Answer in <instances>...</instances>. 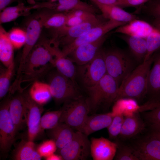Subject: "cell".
<instances>
[{
  "label": "cell",
  "mask_w": 160,
  "mask_h": 160,
  "mask_svg": "<svg viewBox=\"0 0 160 160\" xmlns=\"http://www.w3.org/2000/svg\"><path fill=\"white\" fill-rule=\"evenodd\" d=\"M54 55L42 40L37 43L17 72L14 83L17 89L22 83L32 82L48 73L54 66Z\"/></svg>",
  "instance_id": "6da1fadb"
},
{
  "label": "cell",
  "mask_w": 160,
  "mask_h": 160,
  "mask_svg": "<svg viewBox=\"0 0 160 160\" xmlns=\"http://www.w3.org/2000/svg\"><path fill=\"white\" fill-rule=\"evenodd\" d=\"M154 57L153 55L137 66L122 82L116 101L122 98H130L139 103L146 97L148 76Z\"/></svg>",
  "instance_id": "7a4b0ae2"
},
{
  "label": "cell",
  "mask_w": 160,
  "mask_h": 160,
  "mask_svg": "<svg viewBox=\"0 0 160 160\" xmlns=\"http://www.w3.org/2000/svg\"><path fill=\"white\" fill-rule=\"evenodd\" d=\"M119 86L115 79L106 73L95 85L85 88L91 112H95L102 105L109 107L115 102Z\"/></svg>",
  "instance_id": "3957f363"
},
{
  "label": "cell",
  "mask_w": 160,
  "mask_h": 160,
  "mask_svg": "<svg viewBox=\"0 0 160 160\" xmlns=\"http://www.w3.org/2000/svg\"><path fill=\"white\" fill-rule=\"evenodd\" d=\"M104 59L107 73L119 85L136 67L132 57L120 49L104 51Z\"/></svg>",
  "instance_id": "277c9868"
},
{
  "label": "cell",
  "mask_w": 160,
  "mask_h": 160,
  "mask_svg": "<svg viewBox=\"0 0 160 160\" xmlns=\"http://www.w3.org/2000/svg\"><path fill=\"white\" fill-rule=\"evenodd\" d=\"M60 109L62 112L60 122L64 123L79 132L91 112L88 98L82 96L64 102Z\"/></svg>",
  "instance_id": "5b68a950"
},
{
  "label": "cell",
  "mask_w": 160,
  "mask_h": 160,
  "mask_svg": "<svg viewBox=\"0 0 160 160\" xmlns=\"http://www.w3.org/2000/svg\"><path fill=\"white\" fill-rule=\"evenodd\" d=\"M49 73L47 83L49 86L52 97L57 103H64L82 96L78 86L57 70Z\"/></svg>",
  "instance_id": "8992f818"
},
{
  "label": "cell",
  "mask_w": 160,
  "mask_h": 160,
  "mask_svg": "<svg viewBox=\"0 0 160 160\" xmlns=\"http://www.w3.org/2000/svg\"><path fill=\"white\" fill-rule=\"evenodd\" d=\"M11 95L9 94L0 103V150L5 157L7 156L17 134L9 112Z\"/></svg>",
  "instance_id": "52a82bcc"
},
{
  "label": "cell",
  "mask_w": 160,
  "mask_h": 160,
  "mask_svg": "<svg viewBox=\"0 0 160 160\" xmlns=\"http://www.w3.org/2000/svg\"><path fill=\"white\" fill-rule=\"evenodd\" d=\"M106 73L104 50L102 48L92 60L77 69V74L85 88L95 85Z\"/></svg>",
  "instance_id": "ba28073f"
},
{
  "label": "cell",
  "mask_w": 160,
  "mask_h": 160,
  "mask_svg": "<svg viewBox=\"0 0 160 160\" xmlns=\"http://www.w3.org/2000/svg\"><path fill=\"white\" fill-rule=\"evenodd\" d=\"M103 16L90 21L72 26L67 25L57 29L52 30V39L57 46L63 47L70 44L89 30L106 20Z\"/></svg>",
  "instance_id": "9c48e42d"
},
{
  "label": "cell",
  "mask_w": 160,
  "mask_h": 160,
  "mask_svg": "<svg viewBox=\"0 0 160 160\" xmlns=\"http://www.w3.org/2000/svg\"><path fill=\"white\" fill-rule=\"evenodd\" d=\"M125 24L107 20L92 28L70 44L63 47L61 50L62 55L63 56H67L78 46L95 41L106 35L111 30Z\"/></svg>",
  "instance_id": "30bf717a"
},
{
  "label": "cell",
  "mask_w": 160,
  "mask_h": 160,
  "mask_svg": "<svg viewBox=\"0 0 160 160\" xmlns=\"http://www.w3.org/2000/svg\"><path fill=\"white\" fill-rule=\"evenodd\" d=\"M90 145L88 136L77 131L72 140L58 151L63 160H85L90 153Z\"/></svg>",
  "instance_id": "8fae6325"
},
{
  "label": "cell",
  "mask_w": 160,
  "mask_h": 160,
  "mask_svg": "<svg viewBox=\"0 0 160 160\" xmlns=\"http://www.w3.org/2000/svg\"><path fill=\"white\" fill-rule=\"evenodd\" d=\"M41 12L31 17L26 22L25 29L26 40L23 46L17 72L20 70L28 55L37 44L40 37L46 15L44 10Z\"/></svg>",
  "instance_id": "7c38bea8"
},
{
  "label": "cell",
  "mask_w": 160,
  "mask_h": 160,
  "mask_svg": "<svg viewBox=\"0 0 160 160\" xmlns=\"http://www.w3.org/2000/svg\"><path fill=\"white\" fill-rule=\"evenodd\" d=\"M130 144L139 160H160V140L149 133Z\"/></svg>",
  "instance_id": "4fadbf2b"
},
{
  "label": "cell",
  "mask_w": 160,
  "mask_h": 160,
  "mask_svg": "<svg viewBox=\"0 0 160 160\" xmlns=\"http://www.w3.org/2000/svg\"><path fill=\"white\" fill-rule=\"evenodd\" d=\"M23 93L27 109L28 140L33 141L42 130L40 122L43 109L42 105L38 104L31 98L28 92H23Z\"/></svg>",
  "instance_id": "5bb4252c"
},
{
  "label": "cell",
  "mask_w": 160,
  "mask_h": 160,
  "mask_svg": "<svg viewBox=\"0 0 160 160\" xmlns=\"http://www.w3.org/2000/svg\"><path fill=\"white\" fill-rule=\"evenodd\" d=\"M106 37V35L95 41L81 45L67 56L79 66L85 64L95 57L102 48Z\"/></svg>",
  "instance_id": "9a60e30c"
},
{
  "label": "cell",
  "mask_w": 160,
  "mask_h": 160,
  "mask_svg": "<svg viewBox=\"0 0 160 160\" xmlns=\"http://www.w3.org/2000/svg\"><path fill=\"white\" fill-rule=\"evenodd\" d=\"M9 112L17 134L27 125V109L23 92L12 97Z\"/></svg>",
  "instance_id": "2e32d148"
},
{
  "label": "cell",
  "mask_w": 160,
  "mask_h": 160,
  "mask_svg": "<svg viewBox=\"0 0 160 160\" xmlns=\"http://www.w3.org/2000/svg\"><path fill=\"white\" fill-rule=\"evenodd\" d=\"M153 63L148 76L146 96L147 102L160 103V51L154 54Z\"/></svg>",
  "instance_id": "e0dca14e"
},
{
  "label": "cell",
  "mask_w": 160,
  "mask_h": 160,
  "mask_svg": "<svg viewBox=\"0 0 160 160\" xmlns=\"http://www.w3.org/2000/svg\"><path fill=\"white\" fill-rule=\"evenodd\" d=\"M90 153L94 160H112L115 156L117 145L115 142L103 137H92Z\"/></svg>",
  "instance_id": "ac0fdd59"
},
{
  "label": "cell",
  "mask_w": 160,
  "mask_h": 160,
  "mask_svg": "<svg viewBox=\"0 0 160 160\" xmlns=\"http://www.w3.org/2000/svg\"><path fill=\"white\" fill-rule=\"evenodd\" d=\"M140 113L124 117L121 133L118 137L122 140L135 138L146 129L147 124Z\"/></svg>",
  "instance_id": "d6986e66"
},
{
  "label": "cell",
  "mask_w": 160,
  "mask_h": 160,
  "mask_svg": "<svg viewBox=\"0 0 160 160\" xmlns=\"http://www.w3.org/2000/svg\"><path fill=\"white\" fill-rule=\"evenodd\" d=\"M158 30L149 23L137 19L117 28L113 32L146 39Z\"/></svg>",
  "instance_id": "ffe728a7"
},
{
  "label": "cell",
  "mask_w": 160,
  "mask_h": 160,
  "mask_svg": "<svg viewBox=\"0 0 160 160\" xmlns=\"http://www.w3.org/2000/svg\"><path fill=\"white\" fill-rule=\"evenodd\" d=\"M105 19L126 24L138 19L135 15L128 12L122 8L116 5H108L95 4Z\"/></svg>",
  "instance_id": "44dd1931"
},
{
  "label": "cell",
  "mask_w": 160,
  "mask_h": 160,
  "mask_svg": "<svg viewBox=\"0 0 160 160\" xmlns=\"http://www.w3.org/2000/svg\"><path fill=\"white\" fill-rule=\"evenodd\" d=\"M113 116L111 112L88 116L80 132L88 136L96 131L107 128Z\"/></svg>",
  "instance_id": "7402d4cb"
},
{
  "label": "cell",
  "mask_w": 160,
  "mask_h": 160,
  "mask_svg": "<svg viewBox=\"0 0 160 160\" xmlns=\"http://www.w3.org/2000/svg\"><path fill=\"white\" fill-rule=\"evenodd\" d=\"M55 52L54 66L59 72L78 85L76 81L77 68L74 63L68 57L62 55L61 50L59 49H57Z\"/></svg>",
  "instance_id": "603a6c76"
},
{
  "label": "cell",
  "mask_w": 160,
  "mask_h": 160,
  "mask_svg": "<svg viewBox=\"0 0 160 160\" xmlns=\"http://www.w3.org/2000/svg\"><path fill=\"white\" fill-rule=\"evenodd\" d=\"M66 124L59 122L54 128L49 129L48 135L55 142L59 150L68 144L73 139L75 132Z\"/></svg>",
  "instance_id": "cb8c5ba5"
},
{
  "label": "cell",
  "mask_w": 160,
  "mask_h": 160,
  "mask_svg": "<svg viewBox=\"0 0 160 160\" xmlns=\"http://www.w3.org/2000/svg\"><path fill=\"white\" fill-rule=\"evenodd\" d=\"M120 37L128 45L132 57L137 61L142 63L147 51L146 39L123 34Z\"/></svg>",
  "instance_id": "d4e9b609"
},
{
  "label": "cell",
  "mask_w": 160,
  "mask_h": 160,
  "mask_svg": "<svg viewBox=\"0 0 160 160\" xmlns=\"http://www.w3.org/2000/svg\"><path fill=\"white\" fill-rule=\"evenodd\" d=\"M33 141L22 140L19 143L13 154L15 160H40L42 157Z\"/></svg>",
  "instance_id": "484cf974"
},
{
  "label": "cell",
  "mask_w": 160,
  "mask_h": 160,
  "mask_svg": "<svg viewBox=\"0 0 160 160\" xmlns=\"http://www.w3.org/2000/svg\"><path fill=\"white\" fill-rule=\"evenodd\" d=\"M14 48L10 41L8 32L3 27L0 26V60L6 67L14 62Z\"/></svg>",
  "instance_id": "4316f807"
},
{
  "label": "cell",
  "mask_w": 160,
  "mask_h": 160,
  "mask_svg": "<svg viewBox=\"0 0 160 160\" xmlns=\"http://www.w3.org/2000/svg\"><path fill=\"white\" fill-rule=\"evenodd\" d=\"M54 10L57 12H67L75 10H80L95 14L97 9L93 6L81 0H57L55 1Z\"/></svg>",
  "instance_id": "83f0119b"
},
{
  "label": "cell",
  "mask_w": 160,
  "mask_h": 160,
  "mask_svg": "<svg viewBox=\"0 0 160 160\" xmlns=\"http://www.w3.org/2000/svg\"><path fill=\"white\" fill-rule=\"evenodd\" d=\"M28 92L33 100L42 105L52 97L48 84L39 81H36L33 83Z\"/></svg>",
  "instance_id": "f1b7e54d"
},
{
  "label": "cell",
  "mask_w": 160,
  "mask_h": 160,
  "mask_svg": "<svg viewBox=\"0 0 160 160\" xmlns=\"http://www.w3.org/2000/svg\"><path fill=\"white\" fill-rule=\"evenodd\" d=\"M111 112L114 116L122 114L124 116H130L133 113L140 112V106L137 102L130 98H122L116 101Z\"/></svg>",
  "instance_id": "f546056e"
},
{
  "label": "cell",
  "mask_w": 160,
  "mask_h": 160,
  "mask_svg": "<svg viewBox=\"0 0 160 160\" xmlns=\"http://www.w3.org/2000/svg\"><path fill=\"white\" fill-rule=\"evenodd\" d=\"M67 12H57L48 9L43 23V27L51 30L66 25Z\"/></svg>",
  "instance_id": "4dcf8cb0"
},
{
  "label": "cell",
  "mask_w": 160,
  "mask_h": 160,
  "mask_svg": "<svg viewBox=\"0 0 160 160\" xmlns=\"http://www.w3.org/2000/svg\"><path fill=\"white\" fill-rule=\"evenodd\" d=\"M66 25L72 26L94 20L98 17L95 14L83 10H75L67 12Z\"/></svg>",
  "instance_id": "1f68e13d"
},
{
  "label": "cell",
  "mask_w": 160,
  "mask_h": 160,
  "mask_svg": "<svg viewBox=\"0 0 160 160\" xmlns=\"http://www.w3.org/2000/svg\"><path fill=\"white\" fill-rule=\"evenodd\" d=\"M15 70L13 62L7 67L1 68L0 71V99L5 97L9 92Z\"/></svg>",
  "instance_id": "d6a6232c"
},
{
  "label": "cell",
  "mask_w": 160,
  "mask_h": 160,
  "mask_svg": "<svg viewBox=\"0 0 160 160\" xmlns=\"http://www.w3.org/2000/svg\"><path fill=\"white\" fill-rule=\"evenodd\" d=\"M115 142L117 145L115 159L117 160H139L134 153L130 145L126 144L123 141L117 138Z\"/></svg>",
  "instance_id": "836d02e7"
},
{
  "label": "cell",
  "mask_w": 160,
  "mask_h": 160,
  "mask_svg": "<svg viewBox=\"0 0 160 160\" xmlns=\"http://www.w3.org/2000/svg\"><path fill=\"white\" fill-rule=\"evenodd\" d=\"M61 109L46 112L41 117L40 125L42 130L50 129L56 127L60 122L61 114Z\"/></svg>",
  "instance_id": "e575fe53"
},
{
  "label": "cell",
  "mask_w": 160,
  "mask_h": 160,
  "mask_svg": "<svg viewBox=\"0 0 160 160\" xmlns=\"http://www.w3.org/2000/svg\"><path fill=\"white\" fill-rule=\"evenodd\" d=\"M144 121L150 130H160V105L143 113Z\"/></svg>",
  "instance_id": "d590c367"
},
{
  "label": "cell",
  "mask_w": 160,
  "mask_h": 160,
  "mask_svg": "<svg viewBox=\"0 0 160 160\" xmlns=\"http://www.w3.org/2000/svg\"><path fill=\"white\" fill-rule=\"evenodd\" d=\"M158 29V31L152 33L146 38L147 51L143 61L150 58L160 48V30Z\"/></svg>",
  "instance_id": "8d00e7d4"
},
{
  "label": "cell",
  "mask_w": 160,
  "mask_h": 160,
  "mask_svg": "<svg viewBox=\"0 0 160 160\" xmlns=\"http://www.w3.org/2000/svg\"><path fill=\"white\" fill-rule=\"evenodd\" d=\"M9 39L15 49H19L24 46L26 40L25 30L15 28L8 32Z\"/></svg>",
  "instance_id": "74e56055"
},
{
  "label": "cell",
  "mask_w": 160,
  "mask_h": 160,
  "mask_svg": "<svg viewBox=\"0 0 160 160\" xmlns=\"http://www.w3.org/2000/svg\"><path fill=\"white\" fill-rule=\"evenodd\" d=\"M124 118L122 114L114 116L110 124L107 128L109 137L111 139L116 140L121 133Z\"/></svg>",
  "instance_id": "f35d334b"
},
{
  "label": "cell",
  "mask_w": 160,
  "mask_h": 160,
  "mask_svg": "<svg viewBox=\"0 0 160 160\" xmlns=\"http://www.w3.org/2000/svg\"><path fill=\"white\" fill-rule=\"evenodd\" d=\"M57 149L55 142L52 139L44 141L37 148L40 156L45 158L54 153Z\"/></svg>",
  "instance_id": "ab89813d"
},
{
  "label": "cell",
  "mask_w": 160,
  "mask_h": 160,
  "mask_svg": "<svg viewBox=\"0 0 160 160\" xmlns=\"http://www.w3.org/2000/svg\"><path fill=\"white\" fill-rule=\"evenodd\" d=\"M143 7L144 11L155 19H160V0H149Z\"/></svg>",
  "instance_id": "60d3db41"
},
{
  "label": "cell",
  "mask_w": 160,
  "mask_h": 160,
  "mask_svg": "<svg viewBox=\"0 0 160 160\" xmlns=\"http://www.w3.org/2000/svg\"><path fill=\"white\" fill-rule=\"evenodd\" d=\"M29 13V12H16L8 14H4L0 12V24L13 21L21 16L27 15Z\"/></svg>",
  "instance_id": "b9f144b4"
},
{
  "label": "cell",
  "mask_w": 160,
  "mask_h": 160,
  "mask_svg": "<svg viewBox=\"0 0 160 160\" xmlns=\"http://www.w3.org/2000/svg\"><path fill=\"white\" fill-rule=\"evenodd\" d=\"M149 0H122L119 6L122 8L129 7H140Z\"/></svg>",
  "instance_id": "7bdbcfd3"
},
{
  "label": "cell",
  "mask_w": 160,
  "mask_h": 160,
  "mask_svg": "<svg viewBox=\"0 0 160 160\" xmlns=\"http://www.w3.org/2000/svg\"><path fill=\"white\" fill-rule=\"evenodd\" d=\"M94 4H98L108 5L119 6L122 0H89Z\"/></svg>",
  "instance_id": "ee69618b"
},
{
  "label": "cell",
  "mask_w": 160,
  "mask_h": 160,
  "mask_svg": "<svg viewBox=\"0 0 160 160\" xmlns=\"http://www.w3.org/2000/svg\"><path fill=\"white\" fill-rule=\"evenodd\" d=\"M20 0H0V10L1 11L12 3Z\"/></svg>",
  "instance_id": "f6af8a7d"
},
{
  "label": "cell",
  "mask_w": 160,
  "mask_h": 160,
  "mask_svg": "<svg viewBox=\"0 0 160 160\" xmlns=\"http://www.w3.org/2000/svg\"><path fill=\"white\" fill-rule=\"evenodd\" d=\"M47 160H63L62 157L60 155H57L54 153L49 156L45 158Z\"/></svg>",
  "instance_id": "bcb514c9"
},
{
  "label": "cell",
  "mask_w": 160,
  "mask_h": 160,
  "mask_svg": "<svg viewBox=\"0 0 160 160\" xmlns=\"http://www.w3.org/2000/svg\"><path fill=\"white\" fill-rule=\"evenodd\" d=\"M149 134L160 140V130H150Z\"/></svg>",
  "instance_id": "7dc6e473"
},
{
  "label": "cell",
  "mask_w": 160,
  "mask_h": 160,
  "mask_svg": "<svg viewBox=\"0 0 160 160\" xmlns=\"http://www.w3.org/2000/svg\"><path fill=\"white\" fill-rule=\"evenodd\" d=\"M50 1L54 2L57 1V0H49Z\"/></svg>",
  "instance_id": "c3c4849f"
}]
</instances>
